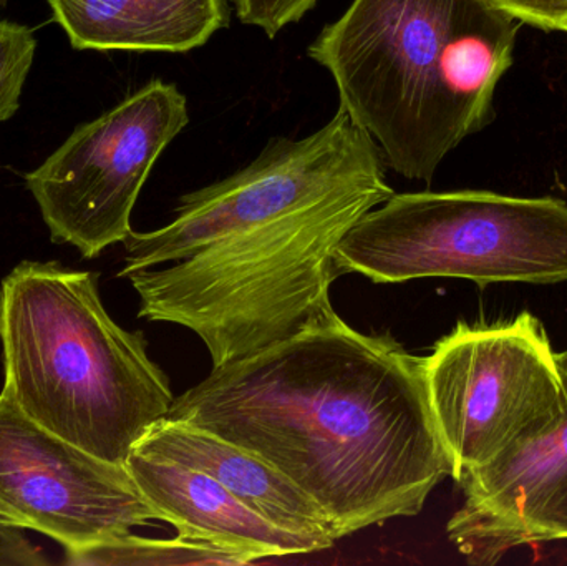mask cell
<instances>
[{
	"instance_id": "cell-17",
	"label": "cell",
	"mask_w": 567,
	"mask_h": 566,
	"mask_svg": "<svg viewBox=\"0 0 567 566\" xmlns=\"http://www.w3.org/2000/svg\"><path fill=\"white\" fill-rule=\"evenodd\" d=\"M518 22L546 30H563L567 22V0H486Z\"/></svg>"
},
{
	"instance_id": "cell-13",
	"label": "cell",
	"mask_w": 567,
	"mask_h": 566,
	"mask_svg": "<svg viewBox=\"0 0 567 566\" xmlns=\"http://www.w3.org/2000/svg\"><path fill=\"white\" fill-rule=\"evenodd\" d=\"M73 49L185 53L228 25L226 0H49Z\"/></svg>"
},
{
	"instance_id": "cell-4",
	"label": "cell",
	"mask_w": 567,
	"mask_h": 566,
	"mask_svg": "<svg viewBox=\"0 0 567 566\" xmlns=\"http://www.w3.org/2000/svg\"><path fill=\"white\" fill-rule=\"evenodd\" d=\"M393 193L382 169L168 268L133 272L138 316L195 332L213 368L286 341L333 311L337 246Z\"/></svg>"
},
{
	"instance_id": "cell-7",
	"label": "cell",
	"mask_w": 567,
	"mask_h": 566,
	"mask_svg": "<svg viewBox=\"0 0 567 566\" xmlns=\"http://www.w3.org/2000/svg\"><path fill=\"white\" fill-rule=\"evenodd\" d=\"M188 123L178 86L153 80L79 126L25 176L53 241L75 246L85 258L125 241L153 166Z\"/></svg>"
},
{
	"instance_id": "cell-5",
	"label": "cell",
	"mask_w": 567,
	"mask_h": 566,
	"mask_svg": "<svg viewBox=\"0 0 567 566\" xmlns=\"http://www.w3.org/2000/svg\"><path fill=\"white\" fill-rule=\"evenodd\" d=\"M336 266L377 285H558L567 281V203L476 189L393 193L343 236Z\"/></svg>"
},
{
	"instance_id": "cell-2",
	"label": "cell",
	"mask_w": 567,
	"mask_h": 566,
	"mask_svg": "<svg viewBox=\"0 0 567 566\" xmlns=\"http://www.w3.org/2000/svg\"><path fill=\"white\" fill-rule=\"evenodd\" d=\"M516 35L518 20L486 0H353L307 53L386 166L430 182L488 120Z\"/></svg>"
},
{
	"instance_id": "cell-8",
	"label": "cell",
	"mask_w": 567,
	"mask_h": 566,
	"mask_svg": "<svg viewBox=\"0 0 567 566\" xmlns=\"http://www.w3.org/2000/svg\"><path fill=\"white\" fill-rule=\"evenodd\" d=\"M386 169L369 133L337 110L306 138H272L261 155L221 182L179 199L175 218L155 231L126 236L120 278L178 263L218 239L322 198L363 176Z\"/></svg>"
},
{
	"instance_id": "cell-11",
	"label": "cell",
	"mask_w": 567,
	"mask_h": 566,
	"mask_svg": "<svg viewBox=\"0 0 567 566\" xmlns=\"http://www.w3.org/2000/svg\"><path fill=\"white\" fill-rule=\"evenodd\" d=\"M125 465L140 494L178 537L233 552L246 564L317 552L256 514L205 472L135 449Z\"/></svg>"
},
{
	"instance_id": "cell-12",
	"label": "cell",
	"mask_w": 567,
	"mask_h": 566,
	"mask_svg": "<svg viewBox=\"0 0 567 566\" xmlns=\"http://www.w3.org/2000/svg\"><path fill=\"white\" fill-rule=\"evenodd\" d=\"M135 451L205 472L256 514L309 542L317 552L342 538L326 512L275 465L189 422L163 419Z\"/></svg>"
},
{
	"instance_id": "cell-21",
	"label": "cell",
	"mask_w": 567,
	"mask_h": 566,
	"mask_svg": "<svg viewBox=\"0 0 567 566\" xmlns=\"http://www.w3.org/2000/svg\"><path fill=\"white\" fill-rule=\"evenodd\" d=\"M563 32H567V22L565 23V27H563Z\"/></svg>"
},
{
	"instance_id": "cell-9",
	"label": "cell",
	"mask_w": 567,
	"mask_h": 566,
	"mask_svg": "<svg viewBox=\"0 0 567 566\" xmlns=\"http://www.w3.org/2000/svg\"><path fill=\"white\" fill-rule=\"evenodd\" d=\"M0 521L66 554L159 521L125 464L103 461L27 418L0 394Z\"/></svg>"
},
{
	"instance_id": "cell-15",
	"label": "cell",
	"mask_w": 567,
	"mask_h": 566,
	"mask_svg": "<svg viewBox=\"0 0 567 566\" xmlns=\"http://www.w3.org/2000/svg\"><path fill=\"white\" fill-rule=\"evenodd\" d=\"M35 50V35L29 27L0 20V123L19 110Z\"/></svg>"
},
{
	"instance_id": "cell-3",
	"label": "cell",
	"mask_w": 567,
	"mask_h": 566,
	"mask_svg": "<svg viewBox=\"0 0 567 566\" xmlns=\"http://www.w3.org/2000/svg\"><path fill=\"white\" fill-rule=\"evenodd\" d=\"M3 392L40 428L125 464L175 395L143 332L116 325L96 275L23 261L0 286Z\"/></svg>"
},
{
	"instance_id": "cell-18",
	"label": "cell",
	"mask_w": 567,
	"mask_h": 566,
	"mask_svg": "<svg viewBox=\"0 0 567 566\" xmlns=\"http://www.w3.org/2000/svg\"><path fill=\"white\" fill-rule=\"evenodd\" d=\"M49 560L20 528L0 521V566H43Z\"/></svg>"
},
{
	"instance_id": "cell-20",
	"label": "cell",
	"mask_w": 567,
	"mask_h": 566,
	"mask_svg": "<svg viewBox=\"0 0 567 566\" xmlns=\"http://www.w3.org/2000/svg\"><path fill=\"white\" fill-rule=\"evenodd\" d=\"M7 0H0V7L6 6Z\"/></svg>"
},
{
	"instance_id": "cell-19",
	"label": "cell",
	"mask_w": 567,
	"mask_h": 566,
	"mask_svg": "<svg viewBox=\"0 0 567 566\" xmlns=\"http://www.w3.org/2000/svg\"><path fill=\"white\" fill-rule=\"evenodd\" d=\"M559 366H561L563 374H565V379L567 382V349L566 351L559 352L558 354Z\"/></svg>"
},
{
	"instance_id": "cell-6",
	"label": "cell",
	"mask_w": 567,
	"mask_h": 566,
	"mask_svg": "<svg viewBox=\"0 0 567 566\" xmlns=\"http://www.w3.org/2000/svg\"><path fill=\"white\" fill-rule=\"evenodd\" d=\"M436 429L456 481L548 432L567 412V382L532 312L498 325L460 322L425 358Z\"/></svg>"
},
{
	"instance_id": "cell-10",
	"label": "cell",
	"mask_w": 567,
	"mask_h": 566,
	"mask_svg": "<svg viewBox=\"0 0 567 566\" xmlns=\"http://www.w3.org/2000/svg\"><path fill=\"white\" fill-rule=\"evenodd\" d=\"M462 507L446 525L472 565H495L516 548L567 541V412L548 432L463 475Z\"/></svg>"
},
{
	"instance_id": "cell-16",
	"label": "cell",
	"mask_w": 567,
	"mask_h": 566,
	"mask_svg": "<svg viewBox=\"0 0 567 566\" xmlns=\"http://www.w3.org/2000/svg\"><path fill=\"white\" fill-rule=\"evenodd\" d=\"M239 20L258 27L269 39L290 23L299 22L317 0H235Z\"/></svg>"
},
{
	"instance_id": "cell-1",
	"label": "cell",
	"mask_w": 567,
	"mask_h": 566,
	"mask_svg": "<svg viewBox=\"0 0 567 566\" xmlns=\"http://www.w3.org/2000/svg\"><path fill=\"white\" fill-rule=\"evenodd\" d=\"M189 422L265 459L326 512L340 537L416 517L452 477L425 358L336 311L256 354L213 368L173 402Z\"/></svg>"
},
{
	"instance_id": "cell-14",
	"label": "cell",
	"mask_w": 567,
	"mask_h": 566,
	"mask_svg": "<svg viewBox=\"0 0 567 566\" xmlns=\"http://www.w3.org/2000/svg\"><path fill=\"white\" fill-rule=\"evenodd\" d=\"M66 564L76 566L156 565H248L239 555L202 542L156 541L132 532L80 552L66 554Z\"/></svg>"
}]
</instances>
